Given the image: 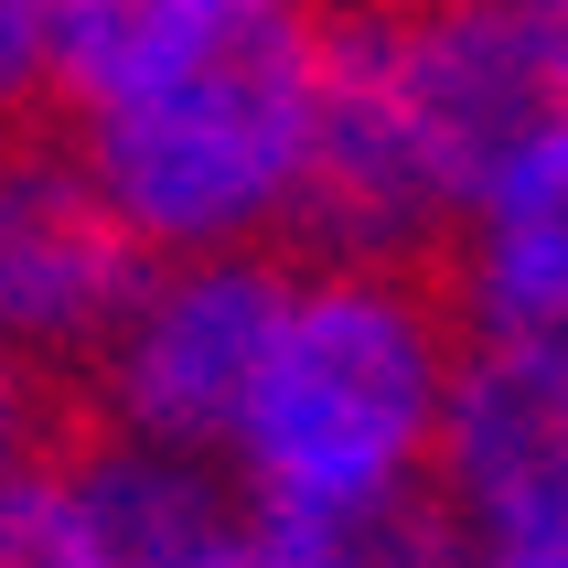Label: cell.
Here are the masks:
<instances>
[{
  "label": "cell",
  "mask_w": 568,
  "mask_h": 568,
  "mask_svg": "<svg viewBox=\"0 0 568 568\" xmlns=\"http://www.w3.org/2000/svg\"><path fill=\"white\" fill-rule=\"evenodd\" d=\"M440 290L473 344H568V119H537L473 183Z\"/></svg>",
  "instance_id": "52a82bcc"
},
{
  "label": "cell",
  "mask_w": 568,
  "mask_h": 568,
  "mask_svg": "<svg viewBox=\"0 0 568 568\" xmlns=\"http://www.w3.org/2000/svg\"><path fill=\"white\" fill-rule=\"evenodd\" d=\"M450 568H568V558H462V547H450Z\"/></svg>",
  "instance_id": "7c38bea8"
},
{
  "label": "cell",
  "mask_w": 568,
  "mask_h": 568,
  "mask_svg": "<svg viewBox=\"0 0 568 568\" xmlns=\"http://www.w3.org/2000/svg\"><path fill=\"white\" fill-rule=\"evenodd\" d=\"M204 568H450V537L418 526H376V537H322V526H280V515H236V537Z\"/></svg>",
  "instance_id": "9c48e42d"
},
{
  "label": "cell",
  "mask_w": 568,
  "mask_h": 568,
  "mask_svg": "<svg viewBox=\"0 0 568 568\" xmlns=\"http://www.w3.org/2000/svg\"><path fill=\"white\" fill-rule=\"evenodd\" d=\"M429 526L462 558H568V344H473Z\"/></svg>",
  "instance_id": "8992f818"
},
{
  "label": "cell",
  "mask_w": 568,
  "mask_h": 568,
  "mask_svg": "<svg viewBox=\"0 0 568 568\" xmlns=\"http://www.w3.org/2000/svg\"><path fill=\"white\" fill-rule=\"evenodd\" d=\"M140 290L151 247L129 236L87 151L64 129L0 140V354H22L32 376H87Z\"/></svg>",
  "instance_id": "5b68a950"
},
{
  "label": "cell",
  "mask_w": 568,
  "mask_h": 568,
  "mask_svg": "<svg viewBox=\"0 0 568 568\" xmlns=\"http://www.w3.org/2000/svg\"><path fill=\"white\" fill-rule=\"evenodd\" d=\"M54 108V0H0V140Z\"/></svg>",
  "instance_id": "30bf717a"
},
{
  "label": "cell",
  "mask_w": 568,
  "mask_h": 568,
  "mask_svg": "<svg viewBox=\"0 0 568 568\" xmlns=\"http://www.w3.org/2000/svg\"><path fill=\"white\" fill-rule=\"evenodd\" d=\"M43 450H54L43 440V376H32L22 354H0V494H11Z\"/></svg>",
  "instance_id": "8fae6325"
},
{
  "label": "cell",
  "mask_w": 568,
  "mask_h": 568,
  "mask_svg": "<svg viewBox=\"0 0 568 568\" xmlns=\"http://www.w3.org/2000/svg\"><path fill=\"white\" fill-rule=\"evenodd\" d=\"M537 119H568L537 0H440V11H333L322 22V257L429 268L473 183Z\"/></svg>",
  "instance_id": "7a4b0ae2"
},
{
  "label": "cell",
  "mask_w": 568,
  "mask_h": 568,
  "mask_svg": "<svg viewBox=\"0 0 568 568\" xmlns=\"http://www.w3.org/2000/svg\"><path fill=\"white\" fill-rule=\"evenodd\" d=\"M290 280L301 257H151V290L87 365L108 440L225 473L257 408V376H268V344H280Z\"/></svg>",
  "instance_id": "277c9868"
},
{
  "label": "cell",
  "mask_w": 568,
  "mask_h": 568,
  "mask_svg": "<svg viewBox=\"0 0 568 568\" xmlns=\"http://www.w3.org/2000/svg\"><path fill=\"white\" fill-rule=\"evenodd\" d=\"M0 568H140V547H129L87 440L43 450V462L0 494Z\"/></svg>",
  "instance_id": "ba28073f"
},
{
  "label": "cell",
  "mask_w": 568,
  "mask_h": 568,
  "mask_svg": "<svg viewBox=\"0 0 568 568\" xmlns=\"http://www.w3.org/2000/svg\"><path fill=\"white\" fill-rule=\"evenodd\" d=\"M462 312L440 268H365V257H301L257 376V408L225 450V483L247 515L376 537L418 526L440 483V429L462 386Z\"/></svg>",
  "instance_id": "3957f363"
},
{
  "label": "cell",
  "mask_w": 568,
  "mask_h": 568,
  "mask_svg": "<svg viewBox=\"0 0 568 568\" xmlns=\"http://www.w3.org/2000/svg\"><path fill=\"white\" fill-rule=\"evenodd\" d=\"M322 22L301 0H54V119L151 257H280L312 225Z\"/></svg>",
  "instance_id": "6da1fadb"
}]
</instances>
